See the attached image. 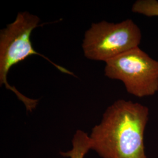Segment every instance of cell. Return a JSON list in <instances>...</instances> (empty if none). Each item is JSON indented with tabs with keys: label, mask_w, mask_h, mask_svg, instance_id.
Returning a JSON list of instances; mask_svg holds the SVG:
<instances>
[{
	"label": "cell",
	"mask_w": 158,
	"mask_h": 158,
	"mask_svg": "<svg viewBox=\"0 0 158 158\" xmlns=\"http://www.w3.org/2000/svg\"><path fill=\"white\" fill-rule=\"evenodd\" d=\"M149 115V108L140 103L114 102L91 130V150L101 158H147L144 134Z\"/></svg>",
	"instance_id": "obj_1"
},
{
	"label": "cell",
	"mask_w": 158,
	"mask_h": 158,
	"mask_svg": "<svg viewBox=\"0 0 158 158\" xmlns=\"http://www.w3.org/2000/svg\"><path fill=\"white\" fill-rule=\"evenodd\" d=\"M39 17L29 12H18L15 20L0 32V84L12 91L24 104L27 111L36 107L39 100L24 96L7 80L11 68L32 55L42 57L63 73L75 76L73 72L53 63L49 58L36 52L32 44L31 36L34 29L40 26Z\"/></svg>",
	"instance_id": "obj_2"
},
{
	"label": "cell",
	"mask_w": 158,
	"mask_h": 158,
	"mask_svg": "<svg viewBox=\"0 0 158 158\" xmlns=\"http://www.w3.org/2000/svg\"><path fill=\"white\" fill-rule=\"evenodd\" d=\"M141 31L132 19L121 23H93L85 34L82 49L89 59L106 62L134 49L141 43Z\"/></svg>",
	"instance_id": "obj_3"
},
{
	"label": "cell",
	"mask_w": 158,
	"mask_h": 158,
	"mask_svg": "<svg viewBox=\"0 0 158 158\" xmlns=\"http://www.w3.org/2000/svg\"><path fill=\"white\" fill-rule=\"evenodd\" d=\"M105 63V76L121 81L131 94L142 98L158 92V61L139 47Z\"/></svg>",
	"instance_id": "obj_4"
},
{
	"label": "cell",
	"mask_w": 158,
	"mask_h": 158,
	"mask_svg": "<svg viewBox=\"0 0 158 158\" xmlns=\"http://www.w3.org/2000/svg\"><path fill=\"white\" fill-rule=\"evenodd\" d=\"M72 148L66 152H60L64 158H85L91 150L89 135L83 131L77 130L72 139Z\"/></svg>",
	"instance_id": "obj_5"
},
{
	"label": "cell",
	"mask_w": 158,
	"mask_h": 158,
	"mask_svg": "<svg viewBox=\"0 0 158 158\" xmlns=\"http://www.w3.org/2000/svg\"><path fill=\"white\" fill-rule=\"evenodd\" d=\"M132 11L147 17H158V1L156 0H138L134 3Z\"/></svg>",
	"instance_id": "obj_6"
}]
</instances>
